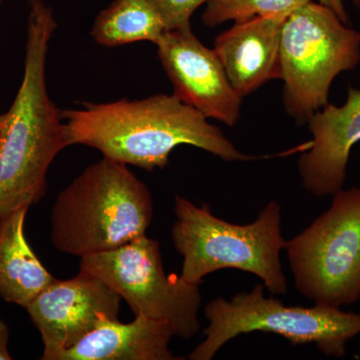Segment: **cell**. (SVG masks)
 I'll return each mask as SVG.
<instances>
[{
    "label": "cell",
    "instance_id": "cell-18",
    "mask_svg": "<svg viewBox=\"0 0 360 360\" xmlns=\"http://www.w3.org/2000/svg\"><path fill=\"white\" fill-rule=\"evenodd\" d=\"M319 4L331 9L345 25L349 23V16L345 9L343 0H319Z\"/></svg>",
    "mask_w": 360,
    "mask_h": 360
},
{
    "label": "cell",
    "instance_id": "cell-10",
    "mask_svg": "<svg viewBox=\"0 0 360 360\" xmlns=\"http://www.w3.org/2000/svg\"><path fill=\"white\" fill-rule=\"evenodd\" d=\"M156 46L175 96L207 120L231 127L238 122L243 98L232 87L217 53L191 27L165 32Z\"/></svg>",
    "mask_w": 360,
    "mask_h": 360
},
{
    "label": "cell",
    "instance_id": "cell-13",
    "mask_svg": "<svg viewBox=\"0 0 360 360\" xmlns=\"http://www.w3.org/2000/svg\"><path fill=\"white\" fill-rule=\"evenodd\" d=\"M174 336L167 322L141 315L129 323L106 321L58 360H176L169 348Z\"/></svg>",
    "mask_w": 360,
    "mask_h": 360
},
{
    "label": "cell",
    "instance_id": "cell-3",
    "mask_svg": "<svg viewBox=\"0 0 360 360\" xmlns=\"http://www.w3.org/2000/svg\"><path fill=\"white\" fill-rule=\"evenodd\" d=\"M153 219L148 187L127 165L104 158L58 194L51 212V243L84 257L146 236Z\"/></svg>",
    "mask_w": 360,
    "mask_h": 360
},
{
    "label": "cell",
    "instance_id": "cell-11",
    "mask_svg": "<svg viewBox=\"0 0 360 360\" xmlns=\"http://www.w3.org/2000/svg\"><path fill=\"white\" fill-rule=\"evenodd\" d=\"M311 141L297 167L305 191L316 198L343 188L350 151L360 141V89L349 87L343 105L328 103L309 120Z\"/></svg>",
    "mask_w": 360,
    "mask_h": 360
},
{
    "label": "cell",
    "instance_id": "cell-2",
    "mask_svg": "<svg viewBox=\"0 0 360 360\" xmlns=\"http://www.w3.org/2000/svg\"><path fill=\"white\" fill-rule=\"evenodd\" d=\"M26 1L25 72L13 105L0 115V219L44 198L49 167L70 146L63 110L49 96L45 75L58 22L44 1Z\"/></svg>",
    "mask_w": 360,
    "mask_h": 360
},
{
    "label": "cell",
    "instance_id": "cell-16",
    "mask_svg": "<svg viewBox=\"0 0 360 360\" xmlns=\"http://www.w3.org/2000/svg\"><path fill=\"white\" fill-rule=\"evenodd\" d=\"M310 0H210L202 14L203 25L214 27L227 21H243L253 18H278L290 14Z\"/></svg>",
    "mask_w": 360,
    "mask_h": 360
},
{
    "label": "cell",
    "instance_id": "cell-7",
    "mask_svg": "<svg viewBox=\"0 0 360 360\" xmlns=\"http://www.w3.org/2000/svg\"><path fill=\"white\" fill-rule=\"evenodd\" d=\"M296 290L314 304L360 300V187L340 189L309 226L286 241Z\"/></svg>",
    "mask_w": 360,
    "mask_h": 360
},
{
    "label": "cell",
    "instance_id": "cell-12",
    "mask_svg": "<svg viewBox=\"0 0 360 360\" xmlns=\"http://www.w3.org/2000/svg\"><path fill=\"white\" fill-rule=\"evenodd\" d=\"M283 21L278 18L238 21L215 39L213 51L241 98L269 80L281 79Z\"/></svg>",
    "mask_w": 360,
    "mask_h": 360
},
{
    "label": "cell",
    "instance_id": "cell-1",
    "mask_svg": "<svg viewBox=\"0 0 360 360\" xmlns=\"http://www.w3.org/2000/svg\"><path fill=\"white\" fill-rule=\"evenodd\" d=\"M70 146L96 148L104 158L153 172L169 163L177 146H194L222 160H255L240 153L219 127L174 94L82 104L63 110Z\"/></svg>",
    "mask_w": 360,
    "mask_h": 360
},
{
    "label": "cell",
    "instance_id": "cell-20",
    "mask_svg": "<svg viewBox=\"0 0 360 360\" xmlns=\"http://www.w3.org/2000/svg\"><path fill=\"white\" fill-rule=\"evenodd\" d=\"M352 1L354 6L360 11V0H352Z\"/></svg>",
    "mask_w": 360,
    "mask_h": 360
},
{
    "label": "cell",
    "instance_id": "cell-6",
    "mask_svg": "<svg viewBox=\"0 0 360 360\" xmlns=\"http://www.w3.org/2000/svg\"><path fill=\"white\" fill-rule=\"evenodd\" d=\"M360 63V32L310 0L283 21L281 80L286 113L297 124L328 104L336 77Z\"/></svg>",
    "mask_w": 360,
    "mask_h": 360
},
{
    "label": "cell",
    "instance_id": "cell-4",
    "mask_svg": "<svg viewBox=\"0 0 360 360\" xmlns=\"http://www.w3.org/2000/svg\"><path fill=\"white\" fill-rule=\"evenodd\" d=\"M172 238L182 257L181 274L186 283L221 269H238L262 279L272 295H285L288 283L281 262L285 250L281 206L271 200L250 224H231L212 214L210 206H198L184 196L174 198Z\"/></svg>",
    "mask_w": 360,
    "mask_h": 360
},
{
    "label": "cell",
    "instance_id": "cell-21",
    "mask_svg": "<svg viewBox=\"0 0 360 360\" xmlns=\"http://www.w3.org/2000/svg\"><path fill=\"white\" fill-rule=\"evenodd\" d=\"M4 0H0V4H1L2 2H4Z\"/></svg>",
    "mask_w": 360,
    "mask_h": 360
},
{
    "label": "cell",
    "instance_id": "cell-9",
    "mask_svg": "<svg viewBox=\"0 0 360 360\" xmlns=\"http://www.w3.org/2000/svg\"><path fill=\"white\" fill-rule=\"evenodd\" d=\"M122 297L101 279L80 271L56 281L27 307L44 342L42 360L59 356L106 321H118Z\"/></svg>",
    "mask_w": 360,
    "mask_h": 360
},
{
    "label": "cell",
    "instance_id": "cell-17",
    "mask_svg": "<svg viewBox=\"0 0 360 360\" xmlns=\"http://www.w3.org/2000/svg\"><path fill=\"white\" fill-rule=\"evenodd\" d=\"M162 20L167 32L191 27V18L198 7L210 0H148Z\"/></svg>",
    "mask_w": 360,
    "mask_h": 360
},
{
    "label": "cell",
    "instance_id": "cell-14",
    "mask_svg": "<svg viewBox=\"0 0 360 360\" xmlns=\"http://www.w3.org/2000/svg\"><path fill=\"white\" fill-rule=\"evenodd\" d=\"M28 208H20L0 219V296L25 309L58 281L45 269L26 240L25 224Z\"/></svg>",
    "mask_w": 360,
    "mask_h": 360
},
{
    "label": "cell",
    "instance_id": "cell-8",
    "mask_svg": "<svg viewBox=\"0 0 360 360\" xmlns=\"http://www.w3.org/2000/svg\"><path fill=\"white\" fill-rule=\"evenodd\" d=\"M79 270L110 286L129 303L135 316L167 322L182 340L200 331V285L165 274L155 239L144 236L115 250L82 257Z\"/></svg>",
    "mask_w": 360,
    "mask_h": 360
},
{
    "label": "cell",
    "instance_id": "cell-19",
    "mask_svg": "<svg viewBox=\"0 0 360 360\" xmlns=\"http://www.w3.org/2000/svg\"><path fill=\"white\" fill-rule=\"evenodd\" d=\"M9 329L6 322L0 319V360L13 359L8 352Z\"/></svg>",
    "mask_w": 360,
    "mask_h": 360
},
{
    "label": "cell",
    "instance_id": "cell-5",
    "mask_svg": "<svg viewBox=\"0 0 360 360\" xmlns=\"http://www.w3.org/2000/svg\"><path fill=\"white\" fill-rule=\"evenodd\" d=\"M264 288L257 284L250 292L208 303L205 338L187 359H212L229 341L257 331L283 336L292 345L315 343L326 356L341 359L347 354V343L360 335L359 314L319 304L286 307L276 298L266 297Z\"/></svg>",
    "mask_w": 360,
    "mask_h": 360
},
{
    "label": "cell",
    "instance_id": "cell-15",
    "mask_svg": "<svg viewBox=\"0 0 360 360\" xmlns=\"http://www.w3.org/2000/svg\"><path fill=\"white\" fill-rule=\"evenodd\" d=\"M165 32L148 0H115L96 16L90 34L97 44L115 47L139 41L156 45Z\"/></svg>",
    "mask_w": 360,
    "mask_h": 360
}]
</instances>
